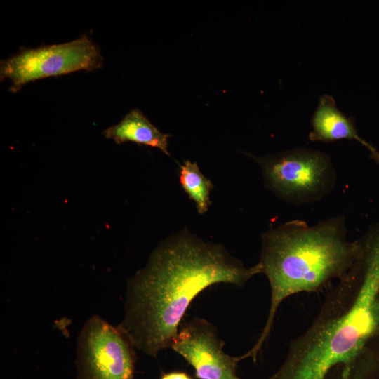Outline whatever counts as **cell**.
I'll return each instance as SVG.
<instances>
[{"label": "cell", "mask_w": 379, "mask_h": 379, "mask_svg": "<svg viewBox=\"0 0 379 379\" xmlns=\"http://www.w3.org/2000/svg\"><path fill=\"white\" fill-rule=\"evenodd\" d=\"M357 242L352 265L267 379L379 378V224Z\"/></svg>", "instance_id": "cell-1"}, {"label": "cell", "mask_w": 379, "mask_h": 379, "mask_svg": "<svg viewBox=\"0 0 379 379\" xmlns=\"http://www.w3.org/2000/svg\"><path fill=\"white\" fill-rule=\"evenodd\" d=\"M261 273L259 262L247 267L223 246L182 230L162 241L128 280L117 326L135 348L156 357L171 347L187 309L204 290L221 283L242 287Z\"/></svg>", "instance_id": "cell-2"}, {"label": "cell", "mask_w": 379, "mask_h": 379, "mask_svg": "<svg viewBox=\"0 0 379 379\" xmlns=\"http://www.w3.org/2000/svg\"><path fill=\"white\" fill-rule=\"evenodd\" d=\"M347 237L342 215L312 226L293 220L262 234L259 263L270 285V307L262 331L246 353L247 357L255 361L284 300L301 292H317L347 272L356 258L358 243Z\"/></svg>", "instance_id": "cell-3"}, {"label": "cell", "mask_w": 379, "mask_h": 379, "mask_svg": "<svg viewBox=\"0 0 379 379\" xmlns=\"http://www.w3.org/2000/svg\"><path fill=\"white\" fill-rule=\"evenodd\" d=\"M253 157L267 188L290 204L319 201L335 186L336 171L331 157L322 151L297 147Z\"/></svg>", "instance_id": "cell-4"}, {"label": "cell", "mask_w": 379, "mask_h": 379, "mask_svg": "<svg viewBox=\"0 0 379 379\" xmlns=\"http://www.w3.org/2000/svg\"><path fill=\"white\" fill-rule=\"evenodd\" d=\"M100 49L87 36L67 43L22 49L1 60L0 79L11 81L9 91L16 93L38 79L78 71H93L102 66Z\"/></svg>", "instance_id": "cell-5"}, {"label": "cell", "mask_w": 379, "mask_h": 379, "mask_svg": "<svg viewBox=\"0 0 379 379\" xmlns=\"http://www.w3.org/2000/svg\"><path fill=\"white\" fill-rule=\"evenodd\" d=\"M77 348L86 379H134L135 347L118 326L100 316L86 321Z\"/></svg>", "instance_id": "cell-6"}, {"label": "cell", "mask_w": 379, "mask_h": 379, "mask_svg": "<svg viewBox=\"0 0 379 379\" xmlns=\"http://www.w3.org/2000/svg\"><path fill=\"white\" fill-rule=\"evenodd\" d=\"M218 333L213 324L194 317L182 321L171 348L194 368L198 379H241L236 371L243 356L226 354Z\"/></svg>", "instance_id": "cell-7"}, {"label": "cell", "mask_w": 379, "mask_h": 379, "mask_svg": "<svg viewBox=\"0 0 379 379\" xmlns=\"http://www.w3.org/2000/svg\"><path fill=\"white\" fill-rule=\"evenodd\" d=\"M312 141L330 142L339 140H355L366 148L371 145L358 134L354 121L342 112L331 95L324 94L311 119Z\"/></svg>", "instance_id": "cell-8"}, {"label": "cell", "mask_w": 379, "mask_h": 379, "mask_svg": "<svg viewBox=\"0 0 379 379\" xmlns=\"http://www.w3.org/2000/svg\"><path fill=\"white\" fill-rule=\"evenodd\" d=\"M102 134L117 144L131 141L158 148L166 155H170L168 140L171 135L161 132L137 109L130 111L120 122L106 128Z\"/></svg>", "instance_id": "cell-9"}, {"label": "cell", "mask_w": 379, "mask_h": 379, "mask_svg": "<svg viewBox=\"0 0 379 379\" xmlns=\"http://www.w3.org/2000/svg\"><path fill=\"white\" fill-rule=\"evenodd\" d=\"M180 182L182 187L192 200L199 214L207 212L211 205L212 182L201 172L197 162L187 160L180 168Z\"/></svg>", "instance_id": "cell-10"}, {"label": "cell", "mask_w": 379, "mask_h": 379, "mask_svg": "<svg viewBox=\"0 0 379 379\" xmlns=\"http://www.w3.org/2000/svg\"><path fill=\"white\" fill-rule=\"evenodd\" d=\"M160 379H192L184 371H172L162 374Z\"/></svg>", "instance_id": "cell-11"}, {"label": "cell", "mask_w": 379, "mask_h": 379, "mask_svg": "<svg viewBox=\"0 0 379 379\" xmlns=\"http://www.w3.org/2000/svg\"><path fill=\"white\" fill-rule=\"evenodd\" d=\"M367 149L371 153V157L379 164V152L372 145H371Z\"/></svg>", "instance_id": "cell-12"}]
</instances>
